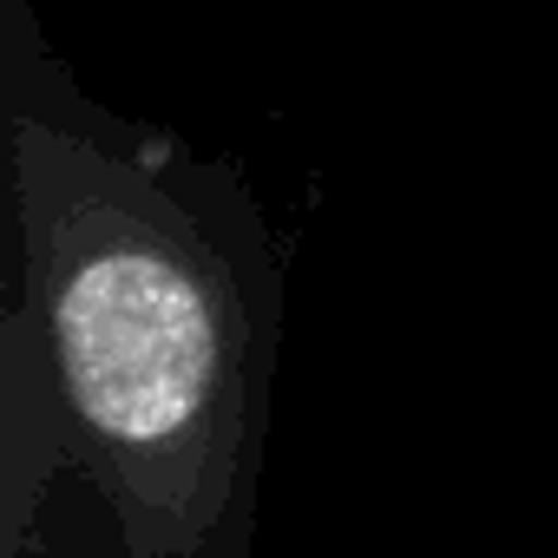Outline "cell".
Returning <instances> with one entry per match:
<instances>
[{
    "instance_id": "6da1fadb",
    "label": "cell",
    "mask_w": 558,
    "mask_h": 558,
    "mask_svg": "<svg viewBox=\"0 0 558 558\" xmlns=\"http://www.w3.org/2000/svg\"><path fill=\"white\" fill-rule=\"evenodd\" d=\"M0 519L93 558H256L283 243L243 171L132 125L0 8Z\"/></svg>"
}]
</instances>
